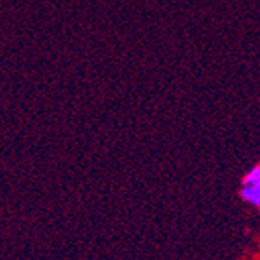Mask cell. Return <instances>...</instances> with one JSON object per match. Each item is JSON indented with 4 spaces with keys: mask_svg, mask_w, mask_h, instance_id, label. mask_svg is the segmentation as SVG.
Masks as SVG:
<instances>
[{
    "mask_svg": "<svg viewBox=\"0 0 260 260\" xmlns=\"http://www.w3.org/2000/svg\"><path fill=\"white\" fill-rule=\"evenodd\" d=\"M240 197L243 201L260 209V165L251 169L245 175V178L242 181Z\"/></svg>",
    "mask_w": 260,
    "mask_h": 260,
    "instance_id": "obj_1",
    "label": "cell"
}]
</instances>
